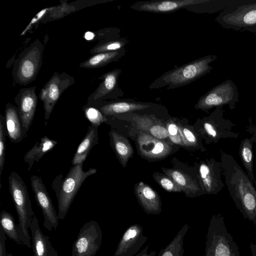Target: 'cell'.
Instances as JSON below:
<instances>
[{
  "label": "cell",
  "mask_w": 256,
  "mask_h": 256,
  "mask_svg": "<svg viewBox=\"0 0 256 256\" xmlns=\"http://www.w3.org/2000/svg\"><path fill=\"white\" fill-rule=\"evenodd\" d=\"M149 245H148L140 252H138L135 256H156V252L155 251H152L148 253V248Z\"/></svg>",
  "instance_id": "39"
},
{
  "label": "cell",
  "mask_w": 256,
  "mask_h": 256,
  "mask_svg": "<svg viewBox=\"0 0 256 256\" xmlns=\"http://www.w3.org/2000/svg\"><path fill=\"white\" fill-rule=\"evenodd\" d=\"M44 46L38 39L20 54L12 70L14 82L26 86L36 78L42 64Z\"/></svg>",
  "instance_id": "7"
},
{
  "label": "cell",
  "mask_w": 256,
  "mask_h": 256,
  "mask_svg": "<svg viewBox=\"0 0 256 256\" xmlns=\"http://www.w3.org/2000/svg\"><path fill=\"white\" fill-rule=\"evenodd\" d=\"M188 228V225L185 224L172 241L164 248L160 250L158 256H182L184 253V240Z\"/></svg>",
  "instance_id": "29"
},
{
  "label": "cell",
  "mask_w": 256,
  "mask_h": 256,
  "mask_svg": "<svg viewBox=\"0 0 256 256\" xmlns=\"http://www.w3.org/2000/svg\"><path fill=\"white\" fill-rule=\"evenodd\" d=\"M156 182L166 191L168 192H181L182 188L169 176L160 172L152 174Z\"/></svg>",
  "instance_id": "33"
},
{
  "label": "cell",
  "mask_w": 256,
  "mask_h": 256,
  "mask_svg": "<svg viewBox=\"0 0 256 256\" xmlns=\"http://www.w3.org/2000/svg\"><path fill=\"white\" fill-rule=\"evenodd\" d=\"M164 174L170 177L180 187L185 194L194 197L200 194V188L196 182L180 170L162 168Z\"/></svg>",
  "instance_id": "23"
},
{
  "label": "cell",
  "mask_w": 256,
  "mask_h": 256,
  "mask_svg": "<svg viewBox=\"0 0 256 256\" xmlns=\"http://www.w3.org/2000/svg\"><path fill=\"white\" fill-rule=\"evenodd\" d=\"M134 192L139 204L148 214H158L162 210L158 194L150 186L141 182L136 184Z\"/></svg>",
  "instance_id": "19"
},
{
  "label": "cell",
  "mask_w": 256,
  "mask_h": 256,
  "mask_svg": "<svg viewBox=\"0 0 256 256\" xmlns=\"http://www.w3.org/2000/svg\"><path fill=\"white\" fill-rule=\"evenodd\" d=\"M222 172L221 162L211 159L207 162L200 163L198 177L204 194H216L224 186L220 176Z\"/></svg>",
  "instance_id": "13"
},
{
  "label": "cell",
  "mask_w": 256,
  "mask_h": 256,
  "mask_svg": "<svg viewBox=\"0 0 256 256\" xmlns=\"http://www.w3.org/2000/svg\"><path fill=\"white\" fill-rule=\"evenodd\" d=\"M132 119L137 128L158 139L165 140L168 138L166 127L158 119L153 116L134 115Z\"/></svg>",
  "instance_id": "22"
},
{
  "label": "cell",
  "mask_w": 256,
  "mask_h": 256,
  "mask_svg": "<svg viewBox=\"0 0 256 256\" xmlns=\"http://www.w3.org/2000/svg\"><path fill=\"white\" fill-rule=\"evenodd\" d=\"M204 256H240L238 247L220 214L214 215L210 220Z\"/></svg>",
  "instance_id": "6"
},
{
  "label": "cell",
  "mask_w": 256,
  "mask_h": 256,
  "mask_svg": "<svg viewBox=\"0 0 256 256\" xmlns=\"http://www.w3.org/2000/svg\"><path fill=\"white\" fill-rule=\"evenodd\" d=\"M252 132L253 133V134L252 136L250 138L252 140L256 143V126H255V128L252 130Z\"/></svg>",
  "instance_id": "42"
},
{
  "label": "cell",
  "mask_w": 256,
  "mask_h": 256,
  "mask_svg": "<svg viewBox=\"0 0 256 256\" xmlns=\"http://www.w3.org/2000/svg\"><path fill=\"white\" fill-rule=\"evenodd\" d=\"M35 86L22 88L14 98L25 135L31 126L38 104Z\"/></svg>",
  "instance_id": "16"
},
{
  "label": "cell",
  "mask_w": 256,
  "mask_h": 256,
  "mask_svg": "<svg viewBox=\"0 0 256 256\" xmlns=\"http://www.w3.org/2000/svg\"><path fill=\"white\" fill-rule=\"evenodd\" d=\"M250 138L242 140L240 146V156L247 172V174L252 182L256 186L253 170L252 144Z\"/></svg>",
  "instance_id": "30"
},
{
  "label": "cell",
  "mask_w": 256,
  "mask_h": 256,
  "mask_svg": "<svg viewBox=\"0 0 256 256\" xmlns=\"http://www.w3.org/2000/svg\"><path fill=\"white\" fill-rule=\"evenodd\" d=\"M7 135L5 118L0 116V178L5 162L6 136Z\"/></svg>",
  "instance_id": "35"
},
{
  "label": "cell",
  "mask_w": 256,
  "mask_h": 256,
  "mask_svg": "<svg viewBox=\"0 0 256 256\" xmlns=\"http://www.w3.org/2000/svg\"><path fill=\"white\" fill-rule=\"evenodd\" d=\"M215 20L222 27L256 32V1L237 0L221 11Z\"/></svg>",
  "instance_id": "5"
},
{
  "label": "cell",
  "mask_w": 256,
  "mask_h": 256,
  "mask_svg": "<svg viewBox=\"0 0 256 256\" xmlns=\"http://www.w3.org/2000/svg\"><path fill=\"white\" fill-rule=\"evenodd\" d=\"M6 256H14L10 254H7Z\"/></svg>",
  "instance_id": "43"
},
{
  "label": "cell",
  "mask_w": 256,
  "mask_h": 256,
  "mask_svg": "<svg viewBox=\"0 0 256 256\" xmlns=\"http://www.w3.org/2000/svg\"><path fill=\"white\" fill-rule=\"evenodd\" d=\"M32 234V248L34 256H58L51 244L49 236L41 230L38 221L34 215L30 226Z\"/></svg>",
  "instance_id": "20"
},
{
  "label": "cell",
  "mask_w": 256,
  "mask_h": 256,
  "mask_svg": "<svg viewBox=\"0 0 256 256\" xmlns=\"http://www.w3.org/2000/svg\"><path fill=\"white\" fill-rule=\"evenodd\" d=\"M129 42L126 38H117L102 40L90 50V53L95 54L101 52L116 51L125 48Z\"/></svg>",
  "instance_id": "31"
},
{
  "label": "cell",
  "mask_w": 256,
  "mask_h": 256,
  "mask_svg": "<svg viewBox=\"0 0 256 256\" xmlns=\"http://www.w3.org/2000/svg\"><path fill=\"white\" fill-rule=\"evenodd\" d=\"M122 72L120 69H115L102 75V80L96 90L88 99V103H94L103 100L118 96L123 94L118 86V79Z\"/></svg>",
  "instance_id": "18"
},
{
  "label": "cell",
  "mask_w": 256,
  "mask_h": 256,
  "mask_svg": "<svg viewBox=\"0 0 256 256\" xmlns=\"http://www.w3.org/2000/svg\"><path fill=\"white\" fill-rule=\"evenodd\" d=\"M126 52L125 48L116 51L96 54L80 63V67L84 68H100L112 62L118 61Z\"/></svg>",
  "instance_id": "27"
},
{
  "label": "cell",
  "mask_w": 256,
  "mask_h": 256,
  "mask_svg": "<svg viewBox=\"0 0 256 256\" xmlns=\"http://www.w3.org/2000/svg\"><path fill=\"white\" fill-rule=\"evenodd\" d=\"M83 164L73 165L66 176L62 178V174L54 180L52 188L56 192L58 202V217L62 220L67 214L70 206L81 186L89 176L94 174L96 170L90 168L87 171L82 169Z\"/></svg>",
  "instance_id": "4"
},
{
  "label": "cell",
  "mask_w": 256,
  "mask_h": 256,
  "mask_svg": "<svg viewBox=\"0 0 256 256\" xmlns=\"http://www.w3.org/2000/svg\"><path fill=\"white\" fill-rule=\"evenodd\" d=\"M221 164L225 184L229 193L244 218L256 224V188L234 158L221 153Z\"/></svg>",
  "instance_id": "1"
},
{
  "label": "cell",
  "mask_w": 256,
  "mask_h": 256,
  "mask_svg": "<svg viewBox=\"0 0 256 256\" xmlns=\"http://www.w3.org/2000/svg\"><path fill=\"white\" fill-rule=\"evenodd\" d=\"M232 122L224 118L222 107L216 108L202 122L204 134L214 142L222 138L236 137L238 134L232 131Z\"/></svg>",
  "instance_id": "12"
},
{
  "label": "cell",
  "mask_w": 256,
  "mask_h": 256,
  "mask_svg": "<svg viewBox=\"0 0 256 256\" xmlns=\"http://www.w3.org/2000/svg\"><path fill=\"white\" fill-rule=\"evenodd\" d=\"M84 114L92 125L94 126H98L106 120V116L94 106H88L86 107L84 109Z\"/></svg>",
  "instance_id": "34"
},
{
  "label": "cell",
  "mask_w": 256,
  "mask_h": 256,
  "mask_svg": "<svg viewBox=\"0 0 256 256\" xmlns=\"http://www.w3.org/2000/svg\"><path fill=\"white\" fill-rule=\"evenodd\" d=\"M218 56L209 54L166 72L149 86L150 89L167 86V89L176 88L188 84L209 73L213 68L210 64Z\"/></svg>",
  "instance_id": "2"
},
{
  "label": "cell",
  "mask_w": 256,
  "mask_h": 256,
  "mask_svg": "<svg viewBox=\"0 0 256 256\" xmlns=\"http://www.w3.org/2000/svg\"><path fill=\"white\" fill-rule=\"evenodd\" d=\"M30 181L35 200L43 215V226L50 231L56 230L58 224V214L41 178L33 175Z\"/></svg>",
  "instance_id": "11"
},
{
  "label": "cell",
  "mask_w": 256,
  "mask_h": 256,
  "mask_svg": "<svg viewBox=\"0 0 256 256\" xmlns=\"http://www.w3.org/2000/svg\"><path fill=\"white\" fill-rule=\"evenodd\" d=\"M239 94L236 84L227 80L216 86L202 96L195 105L196 108L204 111L214 107H223L228 105L231 110L238 102Z\"/></svg>",
  "instance_id": "8"
},
{
  "label": "cell",
  "mask_w": 256,
  "mask_h": 256,
  "mask_svg": "<svg viewBox=\"0 0 256 256\" xmlns=\"http://www.w3.org/2000/svg\"><path fill=\"white\" fill-rule=\"evenodd\" d=\"M250 248L252 256H256V244L253 243H251L250 244Z\"/></svg>",
  "instance_id": "41"
},
{
  "label": "cell",
  "mask_w": 256,
  "mask_h": 256,
  "mask_svg": "<svg viewBox=\"0 0 256 256\" xmlns=\"http://www.w3.org/2000/svg\"><path fill=\"white\" fill-rule=\"evenodd\" d=\"M0 227L6 235L18 244H22L17 232L18 225L14 223L12 216L6 210H2L0 214Z\"/></svg>",
  "instance_id": "32"
},
{
  "label": "cell",
  "mask_w": 256,
  "mask_h": 256,
  "mask_svg": "<svg viewBox=\"0 0 256 256\" xmlns=\"http://www.w3.org/2000/svg\"><path fill=\"white\" fill-rule=\"evenodd\" d=\"M110 143L121 164L125 167L134 150L128 140L112 130L109 133Z\"/></svg>",
  "instance_id": "26"
},
{
  "label": "cell",
  "mask_w": 256,
  "mask_h": 256,
  "mask_svg": "<svg viewBox=\"0 0 256 256\" xmlns=\"http://www.w3.org/2000/svg\"><path fill=\"white\" fill-rule=\"evenodd\" d=\"M98 127L91 125L88 131L78 145L72 160V165L84 164L91 149L98 143Z\"/></svg>",
  "instance_id": "25"
},
{
  "label": "cell",
  "mask_w": 256,
  "mask_h": 256,
  "mask_svg": "<svg viewBox=\"0 0 256 256\" xmlns=\"http://www.w3.org/2000/svg\"><path fill=\"white\" fill-rule=\"evenodd\" d=\"M206 1V0H158L137 2L132 5L130 8L139 12L170 13Z\"/></svg>",
  "instance_id": "17"
},
{
  "label": "cell",
  "mask_w": 256,
  "mask_h": 256,
  "mask_svg": "<svg viewBox=\"0 0 256 256\" xmlns=\"http://www.w3.org/2000/svg\"><path fill=\"white\" fill-rule=\"evenodd\" d=\"M166 127L170 140L176 144L184 146L178 124L169 120L166 122Z\"/></svg>",
  "instance_id": "36"
},
{
  "label": "cell",
  "mask_w": 256,
  "mask_h": 256,
  "mask_svg": "<svg viewBox=\"0 0 256 256\" xmlns=\"http://www.w3.org/2000/svg\"><path fill=\"white\" fill-rule=\"evenodd\" d=\"M58 144L56 140L50 139L46 136L42 137L29 150L24 156V160L28 165V170H30L34 162H38L48 152L52 150Z\"/></svg>",
  "instance_id": "28"
},
{
  "label": "cell",
  "mask_w": 256,
  "mask_h": 256,
  "mask_svg": "<svg viewBox=\"0 0 256 256\" xmlns=\"http://www.w3.org/2000/svg\"><path fill=\"white\" fill-rule=\"evenodd\" d=\"M95 34L91 32H87L84 34V38L88 40H92L95 37Z\"/></svg>",
  "instance_id": "40"
},
{
  "label": "cell",
  "mask_w": 256,
  "mask_h": 256,
  "mask_svg": "<svg viewBox=\"0 0 256 256\" xmlns=\"http://www.w3.org/2000/svg\"><path fill=\"white\" fill-rule=\"evenodd\" d=\"M178 127L184 146H194L197 144L198 138L193 131L180 124H178Z\"/></svg>",
  "instance_id": "37"
},
{
  "label": "cell",
  "mask_w": 256,
  "mask_h": 256,
  "mask_svg": "<svg viewBox=\"0 0 256 256\" xmlns=\"http://www.w3.org/2000/svg\"><path fill=\"white\" fill-rule=\"evenodd\" d=\"M6 234L0 227V256H6L7 254L6 250Z\"/></svg>",
  "instance_id": "38"
},
{
  "label": "cell",
  "mask_w": 256,
  "mask_h": 256,
  "mask_svg": "<svg viewBox=\"0 0 256 256\" xmlns=\"http://www.w3.org/2000/svg\"><path fill=\"white\" fill-rule=\"evenodd\" d=\"M102 238L101 228L96 221L86 222L73 244L72 256H94L100 248Z\"/></svg>",
  "instance_id": "9"
},
{
  "label": "cell",
  "mask_w": 256,
  "mask_h": 256,
  "mask_svg": "<svg viewBox=\"0 0 256 256\" xmlns=\"http://www.w3.org/2000/svg\"><path fill=\"white\" fill-rule=\"evenodd\" d=\"M150 106L151 105L148 103L130 100H120L106 103L100 107V110L104 116H113L142 110Z\"/></svg>",
  "instance_id": "24"
},
{
  "label": "cell",
  "mask_w": 256,
  "mask_h": 256,
  "mask_svg": "<svg viewBox=\"0 0 256 256\" xmlns=\"http://www.w3.org/2000/svg\"><path fill=\"white\" fill-rule=\"evenodd\" d=\"M147 240L142 226L138 224H132L122 235L114 256H134Z\"/></svg>",
  "instance_id": "15"
},
{
  "label": "cell",
  "mask_w": 256,
  "mask_h": 256,
  "mask_svg": "<svg viewBox=\"0 0 256 256\" xmlns=\"http://www.w3.org/2000/svg\"><path fill=\"white\" fill-rule=\"evenodd\" d=\"M9 190L18 214L17 232L22 244L31 248L28 228L34 216L26 186L21 177L12 172L8 177Z\"/></svg>",
  "instance_id": "3"
},
{
  "label": "cell",
  "mask_w": 256,
  "mask_h": 256,
  "mask_svg": "<svg viewBox=\"0 0 256 256\" xmlns=\"http://www.w3.org/2000/svg\"><path fill=\"white\" fill-rule=\"evenodd\" d=\"M74 80L72 76L65 72L60 73L55 72L40 90L39 97L43 102L44 110V118L49 119L50 115L64 91L72 85Z\"/></svg>",
  "instance_id": "10"
},
{
  "label": "cell",
  "mask_w": 256,
  "mask_h": 256,
  "mask_svg": "<svg viewBox=\"0 0 256 256\" xmlns=\"http://www.w3.org/2000/svg\"><path fill=\"white\" fill-rule=\"evenodd\" d=\"M136 142L140 153L149 159L164 158L170 154L172 149L168 141L156 138L142 130L138 134Z\"/></svg>",
  "instance_id": "14"
},
{
  "label": "cell",
  "mask_w": 256,
  "mask_h": 256,
  "mask_svg": "<svg viewBox=\"0 0 256 256\" xmlns=\"http://www.w3.org/2000/svg\"><path fill=\"white\" fill-rule=\"evenodd\" d=\"M5 124L10 141L19 142L26 136L17 107L8 103L5 109Z\"/></svg>",
  "instance_id": "21"
}]
</instances>
